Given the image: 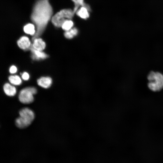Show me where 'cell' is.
I'll use <instances>...</instances> for the list:
<instances>
[{
  "label": "cell",
  "instance_id": "cell-12",
  "mask_svg": "<svg viewBox=\"0 0 163 163\" xmlns=\"http://www.w3.org/2000/svg\"><path fill=\"white\" fill-rule=\"evenodd\" d=\"M23 29L25 33L33 36L35 35L36 32L34 26L31 24H26L24 27Z\"/></svg>",
  "mask_w": 163,
  "mask_h": 163
},
{
  "label": "cell",
  "instance_id": "cell-14",
  "mask_svg": "<svg viewBox=\"0 0 163 163\" xmlns=\"http://www.w3.org/2000/svg\"><path fill=\"white\" fill-rule=\"evenodd\" d=\"M88 10L86 8L82 7L76 11L77 15L80 18L84 19H86L89 17Z\"/></svg>",
  "mask_w": 163,
  "mask_h": 163
},
{
  "label": "cell",
  "instance_id": "cell-8",
  "mask_svg": "<svg viewBox=\"0 0 163 163\" xmlns=\"http://www.w3.org/2000/svg\"><path fill=\"white\" fill-rule=\"evenodd\" d=\"M37 83L40 86L45 88H49L52 83V79L49 77H42L37 79Z\"/></svg>",
  "mask_w": 163,
  "mask_h": 163
},
{
  "label": "cell",
  "instance_id": "cell-1",
  "mask_svg": "<svg viewBox=\"0 0 163 163\" xmlns=\"http://www.w3.org/2000/svg\"><path fill=\"white\" fill-rule=\"evenodd\" d=\"M53 14L52 7L49 0H37L35 3L30 16V19L36 27L32 41L39 37L43 33Z\"/></svg>",
  "mask_w": 163,
  "mask_h": 163
},
{
  "label": "cell",
  "instance_id": "cell-3",
  "mask_svg": "<svg viewBox=\"0 0 163 163\" xmlns=\"http://www.w3.org/2000/svg\"><path fill=\"white\" fill-rule=\"evenodd\" d=\"M149 88L154 91H158L163 88V75L159 72L151 71L147 76Z\"/></svg>",
  "mask_w": 163,
  "mask_h": 163
},
{
  "label": "cell",
  "instance_id": "cell-15",
  "mask_svg": "<svg viewBox=\"0 0 163 163\" xmlns=\"http://www.w3.org/2000/svg\"><path fill=\"white\" fill-rule=\"evenodd\" d=\"M8 80L10 82L14 85H20L22 83L21 79L18 75L10 76L8 77Z\"/></svg>",
  "mask_w": 163,
  "mask_h": 163
},
{
  "label": "cell",
  "instance_id": "cell-2",
  "mask_svg": "<svg viewBox=\"0 0 163 163\" xmlns=\"http://www.w3.org/2000/svg\"><path fill=\"white\" fill-rule=\"evenodd\" d=\"M20 117L15 121L16 126L20 128H24L29 126L34 118L33 111L28 108L21 109L19 112Z\"/></svg>",
  "mask_w": 163,
  "mask_h": 163
},
{
  "label": "cell",
  "instance_id": "cell-18",
  "mask_svg": "<svg viewBox=\"0 0 163 163\" xmlns=\"http://www.w3.org/2000/svg\"><path fill=\"white\" fill-rule=\"evenodd\" d=\"M17 69L14 66H12L10 68L9 72L11 74H14L17 72Z\"/></svg>",
  "mask_w": 163,
  "mask_h": 163
},
{
  "label": "cell",
  "instance_id": "cell-5",
  "mask_svg": "<svg viewBox=\"0 0 163 163\" xmlns=\"http://www.w3.org/2000/svg\"><path fill=\"white\" fill-rule=\"evenodd\" d=\"M36 88L34 87H27L22 89L20 91L18 98L20 101L24 104H29L34 100L33 95L37 93Z\"/></svg>",
  "mask_w": 163,
  "mask_h": 163
},
{
  "label": "cell",
  "instance_id": "cell-10",
  "mask_svg": "<svg viewBox=\"0 0 163 163\" xmlns=\"http://www.w3.org/2000/svg\"><path fill=\"white\" fill-rule=\"evenodd\" d=\"M5 93L9 96H14L16 93V88L8 83L5 84L3 87Z\"/></svg>",
  "mask_w": 163,
  "mask_h": 163
},
{
  "label": "cell",
  "instance_id": "cell-6",
  "mask_svg": "<svg viewBox=\"0 0 163 163\" xmlns=\"http://www.w3.org/2000/svg\"><path fill=\"white\" fill-rule=\"evenodd\" d=\"M31 52V57L34 60H39L45 59L48 57V55L42 51L34 49L32 45L29 49Z\"/></svg>",
  "mask_w": 163,
  "mask_h": 163
},
{
  "label": "cell",
  "instance_id": "cell-9",
  "mask_svg": "<svg viewBox=\"0 0 163 163\" xmlns=\"http://www.w3.org/2000/svg\"><path fill=\"white\" fill-rule=\"evenodd\" d=\"M32 45L35 49L42 51L45 48L46 45L45 42L39 37L35 38L33 40Z\"/></svg>",
  "mask_w": 163,
  "mask_h": 163
},
{
  "label": "cell",
  "instance_id": "cell-4",
  "mask_svg": "<svg viewBox=\"0 0 163 163\" xmlns=\"http://www.w3.org/2000/svg\"><path fill=\"white\" fill-rule=\"evenodd\" d=\"M75 13L70 9H65L60 10L54 15L51 19V22L56 27H61L63 23L67 20L72 18Z\"/></svg>",
  "mask_w": 163,
  "mask_h": 163
},
{
  "label": "cell",
  "instance_id": "cell-17",
  "mask_svg": "<svg viewBox=\"0 0 163 163\" xmlns=\"http://www.w3.org/2000/svg\"><path fill=\"white\" fill-rule=\"evenodd\" d=\"M21 77L24 80H27L29 79L30 76L28 73L24 72L22 74Z\"/></svg>",
  "mask_w": 163,
  "mask_h": 163
},
{
  "label": "cell",
  "instance_id": "cell-7",
  "mask_svg": "<svg viewBox=\"0 0 163 163\" xmlns=\"http://www.w3.org/2000/svg\"><path fill=\"white\" fill-rule=\"evenodd\" d=\"M17 43L18 46L25 51L29 50L32 45L29 38L25 36L21 37L18 40Z\"/></svg>",
  "mask_w": 163,
  "mask_h": 163
},
{
  "label": "cell",
  "instance_id": "cell-16",
  "mask_svg": "<svg viewBox=\"0 0 163 163\" xmlns=\"http://www.w3.org/2000/svg\"><path fill=\"white\" fill-rule=\"evenodd\" d=\"M73 25V22L72 21L67 20L63 23L61 27L62 29L66 31L72 28Z\"/></svg>",
  "mask_w": 163,
  "mask_h": 163
},
{
  "label": "cell",
  "instance_id": "cell-13",
  "mask_svg": "<svg viewBox=\"0 0 163 163\" xmlns=\"http://www.w3.org/2000/svg\"><path fill=\"white\" fill-rule=\"evenodd\" d=\"M78 33V29L74 27L70 30L66 31L64 33L65 37L68 39H71L76 36Z\"/></svg>",
  "mask_w": 163,
  "mask_h": 163
},
{
  "label": "cell",
  "instance_id": "cell-11",
  "mask_svg": "<svg viewBox=\"0 0 163 163\" xmlns=\"http://www.w3.org/2000/svg\"><path fill=\"white\" fill-rule=\"evenodd\" d=\"M74 3L75 6L73 10L74 13L77 11L78 7L80 6L86 8L89 11L90 10L89 6L84 2V0H72Z\"/></svg>",
  "mask_w": 163,
  "mask_h": 163
}]
</instances>
